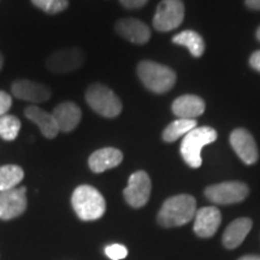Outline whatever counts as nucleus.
Masks as SVG:
<instances>
[{"label":"nucleus","mask_w":260,"mask_h":260,"mask_svg":"<svg viewBox=\"0 0 260 260\" xmlns=\"http://www.w3.org/2000/svg\"><path fill=\"white\" fill-rule=\"evenodd\" d=\"M138 75L146 88L158 94L170 90L176 82L174 70L167 65L151 60H144L139 64Z\"/></svg>","instance_id":"nucleus-3"},{"label":"nucleus","mask_w":260,"mask_h":260,"mask_svg":"<svg viewBox=\"0 0 260 260\" xmlns=\"http://www.w3.org/2000/svg\"><path fill=\"white\" fill-rule=\"evenodd\" d=\"M172 41L180 46L187 47L193 57H201L205 52V41L197 31L184 30L175 35L172 38Z\"/></svg>","instance_id":"nucleus-20"},{"label":"nucleus","mask_w":260,"mask_h":260,"mask_svg":"<svg viewBox=\"0 0 260 260\" xmlns=\"http://www.w3.org/2000/svg\"><path fill=\"white\" fill-rule=\"evenodd\" d=\"M24 113L28 119H30L32 123H35L40 128V132L45 138L53 139L59 133V128H58L56 119L52 113L44 111L38 106L27 107Z\"/></svg>","instance_id":"nucleus-18"},{"label":"nucleus","mask_w":260,"mask_h":260,"mask_svg":"<svg viewBox=\"0 0 260 260\" xmlns=\"http://www.w3.org/2000/svg\"><path fill=\"white\" fill-rule=\"evenodd\" d=\"M197 128V121L195 119H184L178 118L176 121L171 122L162 132V139L167 142H174L182 136L187 135L190 130Z\"/></svg>","instance_id":"nucleus-21"},{"label":"nucleus","mask_w":260,"mask_h":260,"mask_svg":"<svg viewBox=\"0 0 260 260\" xmlns=\"http://www.w3.org/2000/svg\"><path fill=\"white\" fill-rule=\"evenodd\" d=\"M151 178L145 171H136L129 177L128 186L124 190L125 201L134 209H140L148 203L151 197Z\"/></svg>","instance_id":"nucleus-8"},{"label":"nucleus","mask_w":260,"mask_h":260,"mask_svg":"<svg viewBox=\"0 0 260 260\" xmlns=\"http://www.w3.org/2000/svg\"><path fill=\"white\" fill-rule=\"evenodd\" d=\"M12 105V98L4 90H0V117L6 115Z\"/></svg>","instance_id":"nucleus-26"},{"label":"nucleus","mask_w":260,"mask_h":260,"mask_svg":"<svg viewBox=\"0 0 260 260\" xmlns=\"http://www.w3.org/2000/svg\"><path fill=\"white\" fill-rule=\"evenodd\" d=\"M86 60L83 51L79 47L58 50L47 58L46 65L51 71L57 74L71 73L81 68Z\"/></svg>","instance_id":"nucleus-9"},{"label":"nucleus","mask_w":260,"mask_h":260,"mask_svg":"<svg viewBox=\"0 0 260 260\" xmlns=\"http://www.w3.org/2000/svg\"><path fill=\"white\" fill-rule=\"evenodd\" d=\"M24 177V171L18 165H4L0 167V191L14 189L21 183Z\"/></svg>","instance_id":"nucleus-22"},{"label":"nucleus","mask_w":260,"mask_h":260,"mask_svg":"<svg viewBox=\"0 0 260 260\" xmlns=\"http://www.w3.org/2000/svg\"><path fill=\"white\" fill-rule=\"evenodd\" d=\"M123 160V154L119 149L107 147L98 149L89 157L88 164L90 170L95 174H100L110 169L118 167Z\"/></svg>","instance_id":"nucleus-17"},{"label":"nucleus","mask_w":260,"mask_h":260,"mask_svg":"<svg viewBox=\"0 0 260 260\" xmlns=\"http://www.w3.org/2000/svg\"><path fill=\"white\" fill-rule=\"evenodd\" d=\"M220 222H222V214L217 207H203L195 213L194 232L199 237L209 239L217 233Z\"/></svg>","instance_id":"nucleus-12"},{"label":"nucleus","mask_w":260,"mask_h":260,"mask_svg":"<svg viewBox=\"0 0 260 260\" xmlns=\"http://www.w3.org/2000/svg\"><path fill=\"white\" fill-rule=\"evenodd\" d=\"M197 213V201L191 195L181 194L169 198L158 213V223L161 226H181L189 223Z\"/></svg>","instance_id":"nucleus-1"},{"label":"nucleus","mask_w":260,"mask_h":260,"mask_svg":"<svg viewBox=\"0 0 260 260\" xmlns=\"http://www.w3.org/2000/svg\"><path fill=\"white\" fill-rule=\"evenodd\" d=\"M21 122L17 117L4 115L0 117V138L6 141H12L18 136Z\"/></svg>","instance_id":"nucleus-23"},{"label":"nucleus","mask_w":260,"mask_h":260,"mask_svg":"<svg viewBox=\"0 0 260 260\" xmlns=\"http://www.w3.org/2000/svg\"><path fill=\"white\" fill-rule=\"evenodd\" d=\"M105 254L109 256L111 260H121L124 259L128 255V249L125 246L118 245V243H113V245L106 246Z\"/></svg>","instance_id":"nucleus-25"},{"label":"nucleus","mask_w":260,"mask_h":260,"mask_svg":"<svg viewBox=\"0 0 260 260\" xmlns=\"http://www.w3.org/2000/svg\"><path fill=\"white\" fill-rule=\"evenodd\" d=\"M249 64H251L253 69H255L260 73V50L252 54L251 58H249Z\"/></svg>","instance_id":"nucleus-28"},{"label":"nucleus","mask_w":260,"mask_h":260,"mask_svg":"<svg viewBox=\"0 0 260 260\" xmlns=\"http://www.w3.org/2000/svg\"><path fill=\"white\" fill-rule=\"evenodd\" d=\"M239 260H260V255H245V256H241Z\"/></svg>","instance_id":"nucleus-30"},{"label":"nucleus","mask_w":260,"mask_h":260,"mask_svg":"<svg viewBox=\"0 0 260 260\" xmlns=\"http://www.w3.org/2000/svg\"><path fill=\"white\" fill-rule=\"evenodd\" d=\"M217 139V132L211 126H197L184 135L181 144V155L190 168H199L203 162L201 151Z\"/></svg>","instance_id":"nucleus-4"},{"label":"nucleus","mask_w":260,"mask_h":260,"mask_svg":"<svg viewBox=\"0 0 260 260\" xmlns=\"http://www.w3.org/2000/svg\"><path fill=\"white\" fill-rule=\"evenodd\" d=\"M256 39L260 41V27L258 28V30H256Z\"/></svg>","instance_id":"nucleus-31"},{"label":"nucleus","mask_w":260,"mask_h":260,"mask_svg":"<svg viewBox=\"0 0 260 260\" xmlns=\"http://www.w3.org/2000/svg\"><path fill=\"white\" fill-rule=\"evenodd\" d=\"M2 67H3V56L0 54V69H2Z\"/></svg>","instance_id":"nucleus-32"},{"label":"nucleus","mask_w":260,"mask_h":260,"mask_svg":"<svg viewBox=\"0 0 260 260\" xmlns=\"http://www.w3.org/2000/svg\"><path fill=\"white\" fill-rule=\"evenodd\" d=\"M172 112L178 118L194 119L195 117H199L205 111V103L200 96L193 95V94H186L177 98L172 103Z\"/></svg>","instance_id":"nucleus-16"},{"label":"nucleus","mask_w":260,"mask_h":260,"mask_svg":"<svg viewBox=\"0 0 260 260\" xmlns=\"http://www.w3.org/2000/svg\"><path fill=\"white\" fill-rule=\"evenodd\" d=\"M184 19L182 0H162L153 17V25L158 31H170L180 27Z\"/></svg>","instance_id":"nucleus-6"},{"label":"nucleus","mask_w":260,"mask_h":260,"mask_svg":"<svg viewBox=\"0 0 260 260\" xmlns=\"http://www.w3.org/2000/svg\"><path fill=\"white\" fill-rule=\"evenodd\" d=\"M249 193L248 186L242 182H223L206 188L205 195L210 201L218 205L241 203Z\"/></svg>","instance_id":"nucleus-7"},{"label":"nucleus","mask_w":260,"mask_h":260,"mask_svg":"<svg viewBox=\"0 0 260 260\" xmlns=\"http://www.w3.org/2000/svg\"><path fill=\"white\" fill-rule=\"evenodd\" d=\"M252 220L249 218H237L226 226L223 234V245L228 249L239 247L252 229Z\"/></svg>","instance_id":"nucleus-19"},{"label":"nucleus","mask_w":260,"mask_h":260,"mask_svg":"<svg viewBox=\"0 0 260 260\" xmlns=\"http://www.w3.org/2000/svg\"><path fill=\"white\" fill-rule=\"evenodd\" d=\"M246 5L252 10H260V0H246Z\"/></svg>","instance_id":"nucleus-29"},{"label":"nucleus","mask_w":260,"mask_h":260,"mask_svg":"<svg viewBox=\"0 0 260 260\" xmlns=\"http://www.w3.org/2000/svg\"><path fill=\"white\" fill-rule=\"evenodd\" d=\"M25 190L24 187H19L0 191V219H14L27 210Z\"/></svg>","instance_id":"nucleus-10"},{"label":"nucleus","mask_w":260,"mask_h":260,"mask_svg":"<svg viewBox=\"0 0 260 260\" xmlns=\"http://www.w3.org/2000/svg\"><path fill=\"white\" fill-rule=\"evenodd\" d=\"M147 2L148 0H121V4L126 9H140Z\"/></svg>","instance_id":"nucleus-27"},{"label":"nucleus","mask_w":260,"mask_h":260,"mask_svg":"<svg viewBox=\"0 0 260 260\" xmlns=\"http://www.w3.org/2000/svg\"><path fill=\"white\" fill-rule=\"evenodd\" d=\"M32 4L47 14H58L68 8V0H31Z\"/></svg>","instance_id":"nucleus-24"},{"label":"nucleus","mask_w":260,"mask_h":260,"mask_svg":"<svg viewBox=\"0 0 260 260\" xmlns=\"http://www.w3.org/2000/svg\"><path fill=\"white\" fill-rule=\"evenodd\" d=\"M86 100L94 111L107 118H113L122 112L119 98L111 89L100 83H94L87 89Z\"/></svg>","instance_id":"nucleus-5"},{"label":"nucleus","mask_w":260,"mask_h":260,"mask_svg":"<svg viewBox=\"0 0 260 260\" xmlns=\"http://www.w3.org/2000/svg\"><path fill=\"white\" fill-rule=\"evenodd\" d=\"M116 31L133 44L144 45L151 38V30L147 25L144 22L134 18L121 19L117 22Z\"/></svg>","instance_id":"nucleus-14"},{"label":"nucleus","mask_w":260,"mask_h":260,"mask_svg":"<svg viewBox=\"0 0 260 260\" xmlns=\"http://www.w3.org/2000/svg\"><path fill=\"white\" fill-rule=\"evenodd\" d=\"M71 205L77 217L86 222L102 218L106 211V201L102 193L87 184L77 187L74 190Z\"/></svg>","instance_id":"nucleus-2"},{"label":"nucleus","mask_w":260,"mask_h":260,"mask_svg":"<svg viewBox=\"0 0 260 260\" xmlns=\"http://www.w3.org/2000/svg\"><path fill=\"white\" fill-rule=\"evenodd\" d=\"M230 145L247 165H252L258 160V147L254 138L246 129H235L230 135Z\"/></svg>","instance_id":"nucleus-11"},{"label":"nucleus","mask_w":260,"mask_h":260,"mask_svg":"<svg viewBox=\"0 0 260 260\" xmlns=\"http://www.w3.org/2000/svg\"><path fill=\"white\" fill-rule=\"evenodd\" d=\"M12 93L21 100L31 103L46 102L51 98V90L41 83L32 82L29 80H18L12 84Z\"/></svg>","instance_id":"nucleus-13"},{"label":"nucleus","mask_w":260,"mask_h":260,"mask_svg":"<svg viewBox=\"0 0 260 260\" xmlns=\"http://www.w3.org/2000/svg\"><path fill=\"white\" fill-rule=\"evenodd\" d=\"M56 119L59 132L70 133L80 124L82 118V112L76 104L71 102H65L58 105L52 112Z\"/></svg>","instance_id":"nucleus-15"}]
</instances>
